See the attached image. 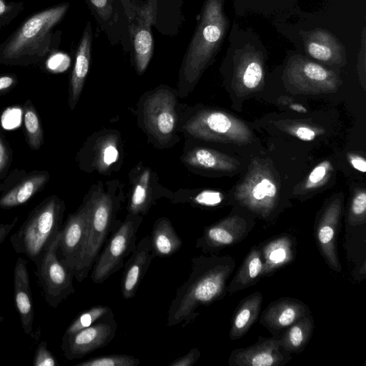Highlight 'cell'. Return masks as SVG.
Listing matches in <instances>:
<instances>
[{"instance_id":"cell-6","label":"cell","mask_w":366,"mask_h":366,"mask_svg":"<svg viewBox=\"0 0 366 366\" xmlns=\"http://www.w3.org/2000/svg\"><path fill=\"white\" fill-rule=\"evenodd\" d=\"M69 4H61L29 17L16 31L3 49L6 59H17L40 49L54 26L65 15Z\"/></svg>"},{"instance_id":"cell-28","label":"cell","mask_w":366,"mask_h":366,"mask_svg":"<svg viewBox=\"0 0 366 366\" xmlns=\"http://www.w3.org/2000/svg\"><path fill=\"white\" fill-rule=\"evenodd\" d=\"M184 161L194 168L219 171H232L238 165V162L230 157L204 147H196L188 152Z\"/></svg>"},{"instance_id":"cell-2","label":"cell","mask_w":366,"mask_h":366,"mask_svg":"<svg viewBox=\"0 0 366 366\" xmlns=\"http://www.w3.org/2000/svg\"><path fill=\"white\" fill-rule=\"evenodd\" d=\"M227 25L222 0H205L181 67V80L186 85L199 79L219 47Z\"/></svg>"},{"instance_id":"cell-34","label":"cell","mask_w":366,"mask_h":366,"mask_svg":"<svg viewBox=\"0 0 366 366\" xmlns=\"http://www.w3.org/2000/svg\"><path fill=\"white\" fill-rule=\"evenodd\" d=\"M118 156L116 139L113 137H105L97 147L95 166L100 171L105 170L117 161Z\"/></svg>"},{"instance_id":"cell-22","label":"cell","mask_w":366,"mask_h":366,"mask_svg":"<svg viewBox=\"0 0 366 366\" xmlns=\"http://www.w3.org/2000/svg\"><path fill=\"white\" fill-rule=\"evenodd\" d=\"M92 44L91 23L88 22L83 31L76 51L75 62L70 81V102L73 108L81 94L89 69Z\"/></svg>"},{"instance_id":"cell-50","label":"cell","mask_w":366,"mask_h":366,"mask_svg":"<svg viewBox=\"0 0 366 366\" xmlns=\"http://www.w3.org/2000/svg\"><path fill=\"white\" fill-rule=\"evenodd\" d=\"M290 107L295 110V111H297V112H304V113H306L307 112V109L303 107L302 106L301 104H291L290 106Z\"/></svg>"},{"instance_id":"cell-35","label":"cell","mask_w":366,"mask_h":366,"mask_svg":"<svg viewBox=\"0 0 366 366\" xmlns=\"http://www.w3.org/2000/svg\"><path fill=\"white\" fill-rule=\"evenodd\" d=\"M140 360L128 355H108L92 357L76 364V366H137Z\"/></svg>"},{"instance_id":"cell-11","label":"cell","mask_w":366,"mask_h":366,"mask_svg":"<svg viewBox=\"0 0 366 366\" xmlns=\"http://www.w3.org/2000/svg\"><path fill=\"white\" fill-rule=\"evenodd\" d=\"M92 197L74 213L70 214L61 229L57 254L72 273L84 252L89 230Z\"/></svg>"},{"instance_id":"cell-33","label":"cell","mask_w":366,"mask_h":366,"mask_svg":"<svg viewBox=\"0 0 366 366\" xmlns=\"http://www.w3.org/2000/svg\"><path fill=\"white\" fill-rule=\"evenodd\" d=\"M108 306L97 305L79 313L66 328L63 337H67L97 322L110 312Z\"/></svg>"},{"instance_id":"cell-24","label":"cell","mask_w":366,"mask_h":366,"mask_svg":"<svg viewBox=\"0 0 366 366\" xmlns=\"http://www.w3.org/2000/svg\"><path fill=\"white\" fill-rule=\"evenodd\" d=\"M263 300L260 292H255L242 300L234 312L229 337L235 340L244 336L259 315Z\"/></svg>"},{"instance_id":"cell-21","label":"cell","mask_w":366,"mask_h":366,"mask_svg":"<svg viewBox=\"0 0 366 366\" xmlns=\"http://www.w3.org/2000/svg\"><path fill=\"white\" fill-rule=\"evenodd\" d=\"M137 23L130 25L129 33L137 72L141 74L147 69L153 54L154 41L150 29L152 19L145 13L138 12Z\"/></svg>"},{"instance_id":"cell-4","label":"cell","mask_w":366,"mask_h":366,"mask_svg":"<svg viewBox=\"0 0 366 366\" xmlns=\"http://www.w3.org/2000/svg\"><path fill=\"white\" fill-rule=\"evenodd\" d=\"M92 209L85 247L73 272L74 277L82 282L89 275L109 234L120 222L115 219L116 204L111 195L96 190L92 194Z\"/></svg>"},{"instance_id":"cell-49","label":"cell","mask_w":366,"mask_h":366,"mask_svg":"<svg viewBox=\"0 0 366 366\" xmlns=\"http://www.w3.org/2000/svg\"><path fill=\"white\" fill-rule=\"evenodd\" d=\"M9 6L4 0H0V17L6 14L8 11Z\"/></svg>"},{"instance_id":"cell-16","label":"cell","mask_w":366,"mask_h":366,"mask_svg":"<svg viewBox=\"0 0 366 366\" xmlns=\"http://www.w3.org/2000/svg\"><path fill=\"white\" fill-rule=\"evenodd\" d=\"M341 210L339 199L332 202L325 208L315 228L319 250L329 267L337 272L342 270L337 249Z\"/></svg>"},{"instance_id":"cell-43","label":"cell","mask_w":366,"mask_h":366,"mask_svg":"<svg viewBox=\"0 0 366 366\" xmlns=\"http://www.w3.org/2000/svg\"><path fill=\"white\" fill-rule=\"evenodd\" d=\"M68 57L61 53H56L50 56L46 62L48 69L54 72L64 70L68 64Z\"/></svg>"},{"instance_id":"cell-1","label":"cell","mask_w":366,"mask_h":366,"mask_svg":"<svg viewBox=\"0 0 366 366\" xmlns=\"http://www.w3.org/2000/svg\"><path fill=\"white\" fill-rule=\"evenodd\" d=\"M235 259L228 255H200L191 260V272L179 287L169 307L167 325L192 323L200 306H207L224 297L227 282L235 267Z\"/></svg>"},{"instance_id":"cell-8","label":"cell","mask_w":366,"mask_h":366,"mask_svg":"<svg viewBox=\"0 0 366 366\" xmlns=\"http://www.w3.org/2000/svg\"><path fill=\"white\" fill-rule=\"evenodd\" d=\"M61 231L40 262L36 265V274L47 304L57 307L70 295L75 292L74 274L57 254Z\"/></svg>"},{"instance_id":"cell-20","label":"cell","mask_w":366,"mask_h":366,"mask_svg":"<svg viewBox=\"0 0 366 366\" xmlns=\"http://www.w3.org/2000/svg\"><path fill=\"white\" fill-rule=\"evenodd\" d=\"M305 47L312 58L328 64L341 63L345 50L340 42L329 31L315 29L305 35Z\"/></svg>"},{"instance_id":"cell-38","label":"cell","mask_w":366,"mask_h":366,"mask_svg":"<svg viewBox=\"0 0 366 366\" xmlns=\"http://www.w3.org/2000/svg\"><path fill=\"white\" fill-rule=\"evenodd\" d=\"M223 200L222 193L214 190H203L191 199L192 203L204 207H216L221 204Z\"/></svg>"},{"instance_id":"cell-19","label":"cell","mask_w":366,"mask_h":366,"mask_svg":"<svg viewBox=\"0 0 366 366\" xmlns=\"http://www.w3.org/2000/svg\"><path fill=\"white\" fill-rule=\"evenodd\" d=\"M26 264V259L17 258L14 270V302L24 332L33 336L34 309Z\"/></svg>"},{"instance_id":"cell-7","label":"cell","mask_w":366,"mask_h":366,"mask_svg":"<svg viewBox=\"0 0 366 366\" xmlns=\"http://www.w3.org/2000/svg\"><path fill=\"white\" fill-rule=\"evenodd\" d=\"M184 129L192 137L205 141L245 144L252 141L248 127L224 112L204 110L191 117Z\"/></svg>"},{"instance_id":"cell-31","label":"cell","mask_w":366,"mask_h":366,"mask_svg":"<svg viewBox=\"0 0 366 366\" xmlns=\"http://www.w3.org/2000/svg\"><path fill=\"white\" fill-rule=\"evenodd\" d=\"M47 179L48 175L46 174H35L26 178L0 199V207L7 209L24 204Z\"/></svg>"},{"instance_id":"cell-14","label":"cell","mask_w":366,"mask_h":366,"mask_svg":"<svg viewBox=\"0 0 366 366\" xmlns=\"http://www.w3.org/2000/svg\"><path fill=\"white\" fill-rule=\"evenodd\" d=\"M253 227L245 218L231 215L204 228L196 241V247L204 252H212L230 247L247 236Z\"/></svg>"},{"instance_id":"cell-44","label":"cell","mask_w":366,"mask_h":366,"mask_svg":"<svg viewBox=\"0 0 366 366\" xmlns=\"http://www.w3.org/2000/svg\"><path fill=\"white\" fill-rule=\"evenodd\" d=\"M295 135L303 141H312L315 138V132L309 127L300 126L295 129Z\"/></svg>"},{"instance_id":"cell-13","label":"cell","mask_w":366,"mask_h":366,"mask_svg":"<svg viewBox=\"0 0 366 366\" xmlns=\"http://www.w3.org/2000/svg\"><path fill=\"white\" fill-rule=\"evenodd\" d=\"M177 99L167 89H159L149 95L144 106V121L147 131L160 142L168 141L177 124Z\"/></svg>"},{"instance_id":"cell-39","label":"cell","mask_w":366,"mask_h":366,"mask_svg":"<svg viewBox=\"0 0 366 366\" xmlns=\"http://www.w3.org/2000/svg\"><path fill=\"white\" fill-rule=\"evenodd\" d=\"M34 366L59 365L53 354L47 348V342L41 341L36 350L33 360Z\"/></svg>"},{"instance_id":"cell-30","label":"cell","mask_w":366,"mask_h":366,"mask_svg":"<svg viewBox=\"0 0 366 366\" xmlns=\"http://www.w3.org/2000/svg\"><path fill=\"white\" fill-rule=\"evenodd\" d=\"M100 28L111 41H118L116 30L119 29V14L117 0H85Z\"/></svg>"},{"instance_id":"cell-27","label":"cell","mask_w":366,"mask_h":366,"mask_svg":"<svg viewBox=\"0 0 366 366\" xmlns=\"http://www.w3.org/2000/svg\"><path fill=\"white\" fill-rule=\"evenodd\" d=\"M314 327V319L309 312L282 332L278 337L281 347L290 354L301 352L310 340Z\"/></svg>"},{"instance_id":"cell-42","label":"cell","mask_w":366,"mask_h":366,"mask_svg":"<svg viewBox=\"0 0 366 366\" xmlns=\"http://www.w3.org/2000/svg\"><path fill=\"white\" fill-rule=\"evenodd\" d=\"M200 355L198 348H192L185 355L172 360L169 366H192L198 361Z\"/></svg>"},{"instance_id":"cell-5","label":"cell","mask_w":366,"mask_h":366,"mask_svg":"<svg viewBox=\"0 0 366 366\" xmlns=\"http://www.w3.org/2000/svg\"><path fill=\"white\" fill-rule=\"evenodd\" d=\"M142 221L141 215L129 213L113 229L92 266L91 279L94 283H103L124 267V259L136 248Z\"/></svg>"},{"instance_id":"cell-12","label":"cell","mask_w":366,"mask_h":366,"mask_svg":"<svg viewBox=\"0 0 366 366\" xmlns=\"http://www.w3.org/2000/svg\"><path fill=\"white\" fill-rule=\"evenodd\" d=\"M286 75L289 84L304 93H328L338 86V79L332 71L301 56L290 59Z\"/></svg>"},{"instance_id":"cell-17","label":"cell","mask_w":366,"mask_h":366,"mask_svg":"<svg viewBox=\"0 0 366 366\" xmlns=\"http://www.w3.org/2000/svg\"><path fill=\"white\" fill-rule=\"evenodd\" d=\"M153 258L150 237H144L124 264V270L121 280L123 298L129 300L135 296Z\"/></svg>"},{"instance_id":"cell-26","label":"cell","mask_w":366,"mask_h":366,"mask_svg":"<svg viewBox=\"0 0 366 366\" xmlns=\"http://www.w3.org/2000/svg\"><path fill=\"white\" fill-rule=\"evenodd\" d=\"M264 263L259 247H252L227 287L230 294L255 285L263 277Z\"/></svg>"},{"instance_id":"cell-36","label":"cell","mask_w":366,"mask_h":366,"mask_svg":"<svg viewBox=\"0 0 366 366\" xmlns=\"http://www.w3.org/2000/svg\"><path fill=\"white\" fill-rule=\"evenodd\" d=\"M24 121L29 144L32 149H36L42 143L43 135L38 116L31 107H26Z\"/></svg>"},{"instance_id":"cell-29","label":"cell","mask_w":366,"mask_h":366,"mask_svg":"<svg viewBox=\"0 0 366 366\" xmlns=\"http://www.w3.org/2000/svg\"><path fill=\"white\" fill-rule=\"evenodd\" d=\"M263 76V64L260 55L254 51L242 52L235 71L237 84L248 90H253L262 83Z\"/></svg>"},{"instance_id":"cell-18","label":"cell","mask_w":366,"mask_h":366,"mask_svg":"<svg viewBox=\"0 0 366 366\" xmlns=\"http://www.w3.org/2000/svg\"><path fill=\"white\" fill-rule=\"evenodd\" d=\"M309 312L308 307L302 301L283 297L266 307L259 322L272 333H280Z\"/></svg>"},{"instance_id":"cell-46","label":"cell","mask_w":366,"mask_h":366,"mask_svg":"<svg viewBox=\"0 0 366 366\" xmlns=\"http://www.w3.org/2000/svg\"><path fill=\"white\" fill-rule=\"evenodd\" d=\"M350 163L357 170L365 173L366 171V162L361 157L353 156L350 157Z\"/></svg>"},{"instance_id":"cell-51","label":"cell","mask_w":366,"mask_h":366,"mask_svg":"<svg viewBox=\"0 0 366 366\" xmlns=\"http://www.w3.org/2000/svg\"><path fill=\"white\" fill-rule=\"evenodd\" d=\"M4 318L3 317L0 316V323L3 321Z\"/></svg>"},{"instance_id":"cell-45","label":"cell","mask_w":366,"mask_h":366,"mask_svg":"<svg viewBox=\"0 0 366 366\" xmlns=\"http://www.w3.org/2000/svg\"><path fill=\"white\" fill-rule=\"evenodd\" d=\"M18 217H16L12 222L9 224L0 223V244H1L10 233L13 227L17 223Z\"/></svg>"},{"instance_id":"cell-47","label":"cell","mask_w":366,"mask_h":366,"mask_svg":"<svg viewBox=\"0 0 366 366\" xmlns=\"http://www.w3.org/2000/svg\"><path fill=\"white\" fill-rule=\"evenodd\" d=\"M8 160V151L4 142L0 139V171L4 168Z\"/></svg>"},{"instance_id":"cell-41","label":"cell","mask_w":366,"mask_h":366,"mask_svg":"<svg viewBox=\"0 0 366 366\" xmlns=\"http://www.w3.org/2000/svg\"><path fill=\"white\" fill-rule=\"evenodd\" d=\"M21 112L19 109H9L2 115L1 122L4 128L11 129L19 125Z\"/></svg>"},{"instance_id":"cell-37","label":"cell","mask_w":366,"mask_h":366,"mask_svg":"<svg viewBox=\"0 0 366 366\" xmlns=\"http://www.w3.org/2000/svg\"><path fill=\"white\" fill-rule=\"evenodd\" d=\"M366 218V193L365 191L358 192L353 197L350 213L349 223L357 226L365 222Z\"/></svg>"},{"instance_id":"cell-25","label":"cell","mask_w":366,"mask_h":366,"mask_svg":"<svg viewBox=\"0 0 366 366\" xmlns=\"http://www.w3.org/2000/svg\"><path fill=\"white\" fill-rule=\"evenodd\" d=\"M149 237L153 257H170L182 245V239L167 217H160L156 220Z\"/></svg>"},{"instance_id":"cell-40","label":"cell","mask_w":366,"mask_h":366,"mask_svg":"<svg viewBox=\"0 0 366 366\" xmlns=\"http://www.w3.org/2000/svg\"><path fill=\"white\" fill-rule=\"evenodd\" d=\"M329 167L328 162H323L315 167L308 177L306 187L312 188L320 185L325 179Z\"/></svg>"},{"instance_id":"cell-23","label":"cell","mask_w":366,"mask_h":366,"mask_svg":"<svg viewBox=\"0 0 366 366\" xmlns=\"http://www.w3.org/2000/svg\"><path fill=\"white\" fill-rule=\"evenodd\" d=\"M259 249L264 263L263 277L292 262L295 258V245L288 235L275 237Z\"/></svg>"},{"instance_id":"cell-48","label":"cell","mask_w":366,"mask_h":366,"mask_svg":"<svg viewBox=\"0 0 366 366\" xmlns=\"http://www.w3.org/2000/svg\"><path fill=\"white\" fill-rule=\"evenodd\" d=\"M14 83V79L10 76L0 77V92L11 86Z\"/></svg>"},{"instance_id":"cell-10","label":"cell","mask_w":366,"mask_h":366,"mask_svg":"<svg viewBox=\"0 0 366 366\" xmlns=\"http://www.w3.org/2000/svg\"><path fill=\"white\" fill-rule=\"evenodd\" d=\"M117 323L112 311L92 325L62 337L61 348L69 360L79 359L107 345L115 337Z\"/></svg>"},{"instance_id":"cell-3","label":"cell","mask_w":366,"mask_h":366,"mask_svg":"<svg viewBox=\"0 0 366 366\" xmlns=\"http://www.w3.org/2000/svg\"><path fill=\"white\" fill-rule=\"evenodd\" d=\"M64 211V203L56 197L38 205L10 237L14 251L36 265L60 233Z\"/></svg>"},{"instance_id":"cell-9","label":"cell","mask_w":366,"mask_h":366,"mask_svg":"<svg viewBox=\"0 0 366 366\" xmlns=\"http://www.w3.org/2000/svg\"><path fill=\"white\" fill-rule=\"evenodd\" d=\"M239 204L264 219L274 212L278 199L277 187L267 172L254 167L235 192Z\"/></svg>"},{"instance_id":"cell-32","label":"cell","mask_w":366,"mask_h":366,"mask_svg":"<svg viewBox=\"0 0 366 366\" xmlns=\"http://www.w3.org/2000/svg\"><path fill=\"white\" fill-rule=\"evenodd\" d=\"M149 179L150 172L145 169L138 178L132 190L128 205L129 214L142 216L147 212L152 204L149 189Z\"/></svg>"},{"instance_id":"cell-15","label":"cell","mask_w":366,"mask_h":366,"mask_svg":"<svg viewBox=\"0 0 366 366\" xmlns=\"http://www.w3.org/2000/svg\"><path fill=\"white\" fill-rule=\"evenodd\" d=\"M282 349L278 337H259L253 345L232 350L228 359L230 366H284L291 360Z\"/></svg>"}]
</instances>
